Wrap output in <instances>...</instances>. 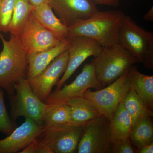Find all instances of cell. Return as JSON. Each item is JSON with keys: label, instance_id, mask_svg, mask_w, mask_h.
I'll list each match as a JSON object with an SVG mask.
<instances>
[{"label": "cell", "instance_id": "cell-1", "mask_svg": "<svg viewBox=\"0 0 153 153\" xmlns=\"http://www.w3.org/2000/svg\"><path fill=\"white\" fill-rule=\"evenodd\" d=\"M124 14L119 10L99 11L92 16L68 27V37L82 36L98 42L103 48L117 43L118 29Z\"/></svg>", "mask_w": 153, "mask_h": 153}, {"label": "cell", "instance_id": "cell-2", "mask_svg": "<svg viewBox=\"0 0 153 153\" xmlns=\"http://www.w3.org/2000/svg\"><path fill=\"white\" fill-rule=\"evenodd\" d=\"M117 41L138 62L149 69H153L152 32L145 30L124 14L119 25Z\"/></svg>", "mask_w": 153, "mask_h": 153}, {"label": "cell", "instance_id": "cell-3", "mask_svg": "<svg viewBox=\"0 0 153 153\" xmlns=\"http://www.w3.org/2000/svg\"><path fill=\"white\" fill-rule=\"evenodd\" d=\"M3 48L0 53V87L8 93L14 90L15 83L25 78L28 65L27 52L19 37L10 34L9 40L0 33Z\"/></svg>", "mask_w": 153, "mask_h": 153}, {"label": "cell", "instance_id": "cell-4", "mask_svg": "<svg viewBox=\"0 0 153 153\" xmlns=\"http://www.w3.org/2000/svg\"><path fill=\"white\" fill-rule=\"evenodd\" d=\"M91 63L95 68L97 80L103 88L115 81L138 61L117 43L103 48Z\"/></svg>", "mask_w": 153, "mask_h": 153}, {"label": "cell", "instance_id": "cell-5", "mask_svg": "<svg viewBox=\"0 0 153 153\" xmlns=\"http://www.w3.org/2000/svg\"><path fill=\"white\" fill-rule=\"evenodd\" d=\"M84 124L68 123L46 128H42L36 142L38 147L49 148L53 153L75 152H77Z\"/></svg>", "mask_w": 153, "mask_h": 153}, {"label": "cell", "instance_id": "cell-6", "mask_svg": "<svg viewBox=\"0 0 153 153\" xmlns=\"http://www.w3.org/2000/svg\"><path fill=\"white\" fill-rule=\"evenodd\" d=\"M14 88L16 91L15 95L8 94L12 118L16 120L20 117H29L42 126L47 104L34 93L27 79L22 78L17 81Z\"/></svg>", "mask_w": 153, "mask_h": 153}, {"label": "cell", "instance_id": "cell-7", "mask_svg": "<svg viewBox=\"0 0 153 153\" xmlns=\"http://www.w3.org/2000/svg\"><path fill=\"white\" fill-rule=\"evenodd\" d=\"M128 69L107 87L95 91L88 89L82 95V97L90 102L110 122L117 106L123 101L126 95L131 89L127 78Z\"/></svg>", "mask_w": 153, "mask_h": 153}, {"label": "cell", "instance_id": "cell-8", "mask_svg": "<svg viewBox=\"0 0 153 153\" xmlns=\"http://www.w3.org/2000/svg\"><path fill=\"white\" fill-rule=\"evenodd\" d=\"M110 122L101 115L87 122L78 147V153H111Z\"/></svg>", "mask_w": 153, "mask_h": 153}, {"label": "cell", "instance_id": "cell-9", "mask_svg": "<svg viewBox=\"0 0 153 153\" xmlns=\"http://www.w3.org/2000/svg\"><path fill=\"white\" fill-rule=\"evenodd\" d=\"M67 52L68 61L67 68L62 78L57 83L56 90L60 89L76 69L88 57H97L103 47L97 41L87 37L71 36Z\"/></svg>", "mask_w": 153, "mask_h": 153}, {"label": "cell", "instance_id": "cell-10", "mask_svg": "<svg viewBox=\"0 0 153 153\" xmlns=\"http://www.w3.org/2000/svg\"><path fill=\"white\" fill-rule=\"evenodd\" d=\"M91 88L98 90L102 88L97 78L94 66L91 63L84 65L81 73L71 83L50 94L45 103H66L70 99L82 97L86 90Z\"/></svg>", "mask_w": 153, "mask_h": 153}, {"label": "cell", "instance_id": "cell-11", "mask_svg": "<svg viewBox=\"0 0 153 153\" xmlns=\"http://www.w3.org/2000/svg\"><path fill=\"white\" fill-rule=\"evenodd\" d=\"M18 36L27 55L51 49L62 41L41 25L32 13Z\"/></svg>", "mask_w": 153, "mask_h": 153}, {"label": "cell", "instance_id": "cell-12", "mask_svg": "<svg viewBox=\"0 0 153 153\" xmlns=\"http://www.w3.org/2000/svg\"><path fill=\"white\" fill-rule=\"evenodd\" d=\"M68 61L67 50L56 57L40 74L28 79L34 93L45 102L51 94L52 88L65 72Z\"/></svg>", "mask_w": 153, "mask_h": 153}, {"label": "cell", "instance_id": "cell-13", "mask_svg": "<svg viewBox=\"0 0 153 153\" xmlns=\"http://www.w3.org/2000/svg\"><path fill=\"white\" fill-rule=\"evenodd\" d=\"M48 4L68 27L88 19L99 11L91 0H50Z\"/></svg>", "mask_w": 153, "mask_h": 153}, {"label": "cell", "instance_id": "cell-14", "mask_svg": "<svg viewBox=\"0 0 153 153\" xmlns=\"http://www.w3.org/2000/svg\"><path fill=\"white\" fill-rule=\"evenodd\" d=\"M42 127L32 119L25 122L4 139L0 140V153H15L22 151L36 140Z\"/></svg>", "mask_w": 153, "mask_h": 153}, {"label": "cell", "instance_id": "cell-15", "mask_svg": "<svg viewBox=\"0 0 153 153\" xmlns=\"http://www.w3.org/2000/svg\"><path fill=\"white\" fill-rule=\"evenodd\" d=\"M70 39L62 41L57 46L42 51L27 55V79H32L44 71L51 62L68 49Z\"/></svg>", "mask_w": 153, "mask_h": 153}, {"label": "cell", "instance_id": "cell-16", "mask_svg": "<svg viewBox=\"0 0 153 153\" xmlns=\"http://www.w3.org/2000/svg\"><path fill=\"white\" fill-rule=\"evenodd\" d=\"M33 16L41 25L63 41L68 37V27L55 16L53 10L48 4L34 8Z\"/></svg>", "mask_w": 153, "mask_h": 153}, {"label": "cell", "instance_id": "cell-17", "mask_svg": "<svg viewBox=\"0 0 153 153\" xmlns=\"http://www.w3.org/2000/svg\"><path fill=\"white\" fill-rule=\"evenodd\" d=\"M127 78L131 88L151 109H153V76L143 74L136 66L129 68Z\"/></svg>", "mask_w": 153, "mask_h": 153}, {"label": "cell", "instance_id": "cell-18", "mask_svg": "<svg viewBox=\"0 0 153 153\" xmlns=\"http://www.w3.org/2000/svg\"><path fill=\"white\" fill-rule=\"evenodd\" d=\"M71 108V123L83 125L102 115L90 102L84 97L70 99L66 102Z\"/></svg>", "mask_w": 153, "mask_h": 153}, {"label": "cell", "instance_id": "cell-19", "mask_svg": "<svg viewBox=\"0 0 153 153\" xmlns=\"http://www.w3.org/2000/svg\"><path fill=\"white\" fill-rule=\"evenodd\" d=\"M133 127L132 120L123 103L117 106L110 122V129L113 143L129 138Z\"/></svg>", "mask_w": 153, "mask_h": 153}, {"label": "cell", "instance_id": "cell-20", "mask_svg": "<svg viewBox=\"0 0 153 153\" xmlns=\"http://www.w3.org/2000/svg\"><path fill=\"white\" fill-rule=\"evenodd\" d=\"M123 103L131 118L133 126L143 118L153 117L152 110L149 108L143 100L132 88L126 95Z\"/></svg>", "mask_w": 153, "mask_h": 153}, {"label": "cell", "instance_id": "cell-21", "mask_svg": "<svg viewBox=\"0 0 153 153\" xmlns=\"http://www.w3.org/2000/svg\"><path fill=\"white\" fill-rule=\"evenodd\" d=\"M68 123H71V108L66 102L47 104L43 116V128Z\"/></svg>", "mask_w": 153, "mask_h": 153}, {"label": "cell", "instance_id": "cell-22", "mask_svg": "<svg viewBox=\"0 0 153 153\" xmlns=\"http://www.w3.org/2000/svg\"><path fill=\"white\" fill-rule=\"evenodd\" d=\"M152 117H147L143 118L139 120L133 126L129 138L138 149L143 146L153 142V127Z\"/></svg>", "mask_w": 153, "mask_h": 153}, {"label": "cell", "instance_id": "cell-23", "mask_svg": "<svg viewBox=\"0 0 153 153\" xmlns=\"http://www.w3.org/2000/svg\"><path fill=\"white\" fill-rule=\"evenodd\" d=\"M33 8L28 0H15L9 33L19 36Z\"/></svg>", "mask_w": 153, "mask_h": 153}, {"label": "cell", "instance_id": "cell-24", "mask_svg": "<svg viewBox=\"0 0 153 153\" xmlns=\"http://www.w3.org/2000/svg\"><path fill=\"white\" fill-rule=\"evenodd\" d=\"M15 0H0V32H10Z\"/></svg>", "mask_w": 153, "mask_h": 153}, {"label": "cell", "instance_id": "cell-25", "mask_svg": "<svg viewBox=\"0 0 153 153\" xmlns=\"http://www.w3.org/2000/svg\"><path fill=\"white\" fill-rule=\"evenodd\" d=\"M16 128L6 108L4 91L0 87V132L10 134Z\"/></svg>", "mask_w": 153, "mask_h": 153}, {"label": "cell", "instance_id": "cell-26", "mask_svg": "<svg viewBox=\"0 0 153 153\" xmlns=\"http://www.w3.org/2000/svg\"><path fill=\"white\" fill-rule=\"evenodd\" d=\"M137 149L131 144L130 138L113 143L111 153H137Z\"/></svg>", "mask_w": 153, "mask_h": 153}, {"label": "cell", "instance_id": "cell-27", "mask_svg": "<svg viewBox=\"0 0 153 153\" xmlns=\"http://www.w3.org/2000/svg\"><path fill=\"white\" fill-rule=\"evenodd\" d=\"M96 5H105L117 7L120 0H91Z\"/></svg>", "mask_w": 153, "mask_h": 153}, {"label": "cell", "instance_id": "cell-28", "mask_svg": "<svg viewBox=\"0 0 153 153\" xmlns=\"http://www.w3.org/2000/svg\"><path fill=\"white\" fill-rule=\"evenodd\" d=\"M137 153H153V142L149 144L145 145L137 150Z\"/></svg>", "mask_w": 153, "mask_h": 153}, {"label": "cell", "instance_id": "cell-29", "mask_svg": "<svg viewBox=\"0 0 153 153\" xmlns=\"http://www.w3.org/2000/svg\"><path fill=\"white\" fill-rule=\"evenodd\" d=\"M28 1L33 7L36 8L43 4H48L50 0H28Z\"/></svg>", "mask_w": 153, "mask_h": 153}, {"label": "cell", "instance_id": "cell-30", "mask_svg": "<svg viewBox=\"0 0 153 153\" xmlns=\"http://www.w3.org/2000/svg\"><path fill=\"white\" fill-rule=\"evenodd\" d=\"M143 19L147 22H153V7L149 10L143 16Z\"/></svg>", "mask_w": 153, "mask_h": 153}]
</instances>
